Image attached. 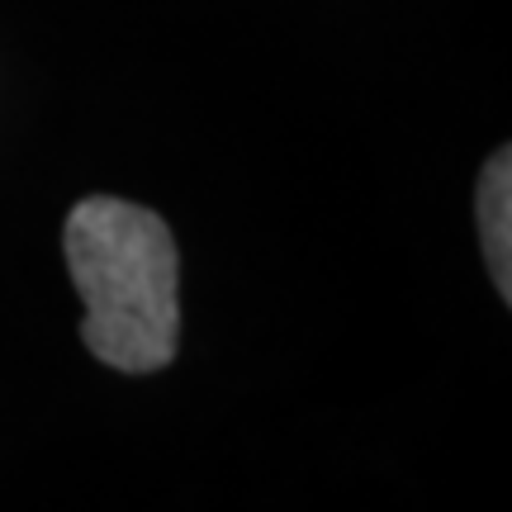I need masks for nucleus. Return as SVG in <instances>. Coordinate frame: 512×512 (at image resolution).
<instances>
[{"label": "nucleus", "instance_id": "2", "mask_svg": "<svg viewBox=\"0 0 512 512\" xmlns=\"http://www.w3.org/2000/svg\"><path fill=\"white\" fill-rule=\"evenodd\" d=\"M512 162L508 152H494L484 176H479V233H484V256L494 271L503 299L512 294Z\"/></svg>", "mask_w": 512, "mask_h": 512}, {"label": "nucleus", "instance_id": "1", "mask_svg": "<svg viewBox=\"0 0 512 512\" xmlns=\"http://www.w3.org/2000/svg\"><path fill=\"white\" fill-rule=\"evenodd\" d=\"M67 271L86 299L81 337L124 375L162 370L181 342V261L166 223L143 204L95 195L67 219Z\"/></svg>", "mask_w": 512, "mask_h": 512}]
</instances>
